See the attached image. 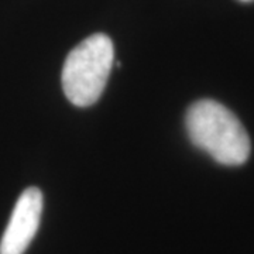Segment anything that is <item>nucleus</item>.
<instances>
[{"instance_id": "1", "label": "nucleus", "mask_w": 254, "mask_h": 254, "mask_svg": "<svg viewBox=\"0 0 254 254\" xmlns=\"http://www.w3.org/2000/svg\"><path fill=\"white\" fill-rule=\"evenodd\" d=\"M192 144L208 153L216 163L242 165L250 155V137L237 116L212 99L190 105L185 118Z\"/></svg>"}, {"instance_id": "2", "label": "nucleus", "mask_w": 254, "mask_h": 254, "mask_svg": "<svg viewBox=\"0 0 254 254\" xmlns=\"http://www.w3.org/2000/svg\"><path fill=\"white\" fill-rule=\"evenodd\" d=\"M115 63L113 43L106 34H93L71 50L63 66V89L78 108L99 99Z\"/></svg>"}, {"instance_id": "3", "label": "nucleus", "mask_w": 254, "mask_h": 254, "mask_svg": "<svg viewBox=\"0 0 254 254\" xmlns=\"http://www.w3.org/2000/svg\"><path fill=\"white\" fill-rule=\"evenodd\" d=\"M43 213V193L30 187L18 198L1 242L0 254H24L36 236Z\"/></svg>"}, {"instance_id": "4", "label": "nucleus", "mask_w": 254, "mask_h": 254, "mask_svg": "<svg viewBox=\"0 0 254 254\" xmlns=\"http://www.w3.org/2000/svg\"><path fill=\"white\" fill-rule=\"evenodd\" d=\"M242 1H252V0H242Z\"/></svg>"}]
</instances>
